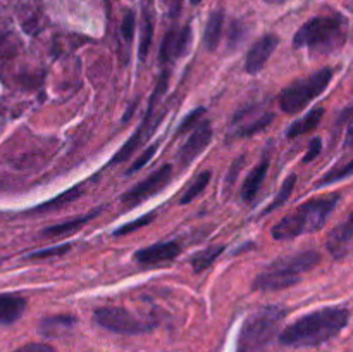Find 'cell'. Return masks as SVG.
<instances>
[{
    "label": "cell",
    "instance_id": "1",
    "mask_svg": "<svg viewBox=\"0 0 353 352\" xmlns=\"http://www.w3.org/2000/svg\"><path fill=\"white\" fill-rule=\"evenodd\" d=\"M348 320L350 311L345 307H324L305 314L285 328L279 335V342L288 347H316L340 335Z\"/></svg>",
    "mask_w": 353,
    "mask_h": 352
},
{
    "label": "cell",
    "instance_id": "2",
    "mask_svg": "<svg viewBox=\"0 0 353 352\" xmlns=\"http://www.w3.org/2000/svg\"><path fill=\"white\" fill-rule=\"evenodd\" d=\"M340 199V193H330V195L307 200L305 204L296 207L293 213L283 217L276 226H272V238H276V240H292V238L300 237V235L319 231L326 224L327 217L336 209Z\"/></svg>",
    "mask_w": 353,
    "mask_h": 352
},
{
    "label": "cell",
    "instance_id": "3",
    "mask_svg": "<svg viewBox=\"0 0 353 352\" xmlns=\"http://www.w3.org/2000/svg\"><path fill=\"white\" fill-rule=\"evenodd\" d=\"M319 261L321 255L317 251H303L276 259L264 271L259 273L254 282V289L272 292V290H283L296 285L302 280L303 273L316 268Z\"/></svg>",
    "mask_w": 353,
    "mask_h": 352
},
{
    "label": "cell",
    "instance_id": "4",
    "mask_svg": "<svg viewBox=\"0 0 353 352\" xmlns=\"http://www.w3.org/2000/svg\"><path fill=\"white\" fill-rule=\"evenodd\" d=\"M347 40V21L341 16H319L307 21L293 38L296 48H309L312 54H331Z\"/></svg>",
    "mask_w": 353,
    "mask_h": 352
},
{
    "label": "cell",
    "instance_id": "5",
    "mask_svg": "<svg viewBox=\"0 0 353 352\" xmlns=\"http://www.w3.org/2000/svg\"><path fill=\"white\" fill-rule=\"evenodd\" d=\"M286 311L278 306H265L245 320L238 335V352H262L281 330Z\"/></svg>",
    "mask_w": 353,
    "mask_h": 352
},
{
    "label": "cell",
    "instance_id": "6",
    "mask_svg": "<svg viewBox=\"0 0 353 352\" xmlns=\"http://www.w3.org/2000/svg\"><path fill=\"white\" fill-rule=\"evenodd\" d=\"M331 79H333L331 68L319 69L307 78L296 79L295 83L283 90V93L279 95V107L288 114L300 113L330 86Z\"/></svg>",
    "mask_w": 353,
    "mask_h": 352
},
{
    "label": "cell",
    "instance_id": "7",
    "mask_svg": "<svg viewBox=\"0 0 353 352\" xmlns=\"http://www.w3.org/2000/svg\"><path fill=\"white\" fill-rule=\"evenodd\" d=\"M93 320L105 330L123 335L145 333V331H150L154 328L150 321L140 320L123 307H99L93 313Z\"/></svg>",
    "mask_w": 353,
    "mask_h": 352
},
{
    "label": "cell",
    "instance_id": "8",
    "mask_svg": "<svg viewBox=\"0 0 353 352\" xmlns=\"http://www.w3.org/2000/svg\"><path fill=\"white\" fill-rule=\"evenodd\" d=\"M171 176H172V166L165 164L162 168H159L157 171L152 173L148 178H145L143 182H140L138 185H134L133 188L128 190L121 200L123 204H126L128 207H133L137 204H141L143 200H147L148 197L155 195V193L161 192L164 186L169 185L171 182Z\"/></svg>",
    "mask_w": 353,
    "mask_h": 352
},
{
    "label": "cell",
    "instance_id": "9",
    "mask_svg": "<svg viewBox=\"0 0 353 352\" xmlns=\"http://www.w3.org/2000/svg\"><path fill=\"white\" fill-rule=\"evenodd\" d=\"M192 28L183 26L181 30H171L165 35L164 41L161 45V61L172 62L176 59H181L186 55L190 45H192Z\"/></svg>",
    "mask_w": 353,
    "mask_h": 352
},
{
    "label": "cell",
    "instance_id": "10",
    "mask_svg": "<svg viewBox=\"0 0 353 352\" xmlns=\"http://www.w3.org/2000/svg\"><path fill=\"white\" fill-rule=\"evenodd\" d=\"M279 43V38L276 35H264L261 40L255 41L252 48L248 50L247 57H245V71L250 75H257L264 69L265 62L272 55Z\"/></svg>",
    "mask_w": 353,
    "mask_h": 352
},
{
    "label": "cell",
    "instance_id": "11",
    "mask_svg": "<svg viewBox=\"0 0 353 352\" xmlns=\"http://www.w3.org/2000/svg\"><path fill=\"white\" fill-rule=\"evenodd\" d=\"M210 141H212V128H210V124L207 123V121H203L202 124H199V126L195 128V131L190 135L186 144L183 145L181 150H179V162H181L183 166H188L190 162L195 161V159L209 147Z\"/></svg>",
    "mask_w": 353,
    "mask_h": 352
},
{
    "label": "cell",
    "instance_id": "12",
    "mask_svg": "<svg viewBox=\"0 0 353 352\" xmlns=\"http://www.w3.org/2000/svg\"><path fill=\"white\" fill-rule=\"evenodd\" d=\"M179 254H181V245L178 242H161V244L150 245V247L134 252V261L145 266H155L172 261Z\"/></svg>",
    "mask_w": 353,
    "mask_h": 352
},
{
    "label": "cell",
    "instance_id": "13",
    "mask_svg": "<svg viewBox=\"0 0 353 352\" xmlns=\"http://www.w3.org/2000/svg\"><path fill=\"white\" fill-rule=\"evenodd\" d=\"M353 240V213L345 221H341L338 226L331 230L327 237V248L336 259H341L348 252Z\"/></svg>",
    "mask_w": 353,
    "mask_h": 352
},
{
    "label": "cell",
    "instance_id": "14",
    "mask_svg": "<svg viewBox=\"0 0 353 352\" xmlns=\"http://www.w3.org/2000/svg\"><path fill=\"white\" fill-rule=\"evenodd\" d=\"M76 326V317L69 314H55V316H47L40 323V333L47 338L65 337L71 333Z\"/></svg>",
    "mask_w": 353,
    "mask_h": 352
},
{
    "label": "cell",
    "instance_id": "15",
    "mask_svg": "<svg viewBox=\"0 0 353 352\" xmlns=\"http://www.w3.org/2000/svg\"><path fill=\"white\" fill-rule=\"evenodd\" d=\"M26 309L24 297L16 293H0V324H12Z\"/></svg>",
    "mask_w": 353,
    "mask_h": 352
},
{
    "label": "cell",
    "instance_id": "16",
    "mask_svg": "<svg viewBox=\"0 0 353 352\" xmlns=\"http://www.w3.org/2000/svg\"><path fill=\"white\" fill-rule=\"evenodd\" d=\"M268 169H269V159L268 157L262 159V161L259 162L254 169H252L250 175H248L247 179H245L243 188H241V197H243V200L250 202V200H254L255 197H257L262 182H264L265 175H268Z\"/></svg>",
    "mask_w": 353,
    "mask_h": 352
},
{
    "label": "cell",
    "instance_id": "17",
    "mask_svg": "<svg viewBox=\"0 0 353 352\" xmlns=\"http://www.w3.org/2000/svg\"><path fill=\"white\" fill-rule=\"evenodd\" d=\"M272 119H274V116H272L271 113L261 114L259 117H254V119H252V117H248L247 110H243L241 116H238L236 119H234V123L240 124L234 133H236V137H252V135H255L257 131L268 128Z\"/></svg>",
    "mask_w": 353,
    "mask_h": 352
},
{
    "label": "cell",
    "instance_id": "18",
    "mask_svg": "<svg viewBox=\"0 0 353 352\" xmlns=\"http://www.w3.org/2000/svg\"><path fill=\"white\" fill-rule=\"evenodd\" d=\"M323 116H324V107H314L312 110H309L305 116L300 117V119H296L295 123H293L292 126L286 130V137L296 138V137H300V135H305V133H309V131L316 130V128L319 126Z\"/></svg>",
    "mask_w": 353,
    "mask_h": 352
},
{
    "label": "cell",
    "instance_id": "19",
    "mask_svg": "<svg viewBox=\"0 0 353 352\" xmlns=\"http://www.w3.org/2000/svg\"><path fill=\"white\" fill-rule=\"evenodd\" d=\"M100 211H92V213L85 214V216H79V217H74V219H69V221H64V223L61 224H55V226H48L43 230V235L45 237H64V235H71L74 233V231H78L79 228L85 226L86 223H90V221L93 219L95 216H99Z\"/></svg>",
    "mask_w": 353,
    "mask_h": 352
},
{
    "label": "cell",
    "instance_id": "20",
    "mask_svg": "<svg viewBox=\"0 0 353 352\" xmlns=\"http://www.w3.org/2000/svg\"><path fill=\"white\" fill-rule=\"evenodd\" d=\"M223 24H224V14L221 10H214L210 14L209 21H207L205 31H203V45L207 50L214 52L219 45L221 33H223Z\"/></svg>",
    "mask_w": 353,
    "mask_h": 352
},
{
    "label": "cell",
    "instance_id": "21",
    "mask_svg": "<svg viewBox=\"0 0 353 352\" xmlns=\"http://www.w3.org/2000/svg\"><path fill=\"white\" fill-rule=\"evenodd\" d=\"M224 245H210V247H205L203 251L196 252L192 257V266L195 273H202L203 269L210 268V266L216 262V259L219 257L224 252Z\"/></svg>",
    "mask_w": 353,
    "mask_h": 352
},
{
    "label": "cell",
    "instance_id": "22",
    "mask_svg": "<svg viewBox=\"0 0 353 352\" xmlns=\"http://www.w3.org/2000/svg\"><path fill=\"white\" fill-rule=\"evenodd\" d=\"M152 38H154V19H152V14H148V10H145L143 14V24H141L140 31V45H138V55H140V61H145L150 50Z\"/></svg>",
    "mask_w": 353,
    "mask_h": 352
},
{
    "label": "cell",
    "instance_id": "23",
    "mask_svg": "<svg viewBox=\"0 0 353 352\" xmlns=\"http://www.w3.org/2000/svg\"><path fill=\"white\" fill-rule=\"evenodd\" d=\"M210 176H212V173L210 171H203V173H200V175H196V178L193 179L188 186H186L185 193L181 195L179 202L190 204L192 200H195L196 197H199L200 193L207 188V185L210 183Z\"/></svg>",
    "mask_w": 353,
    "mask_h": 352
},
{
    "label": "cell",
    "instance_id": "24",
    "mask_svg": "<svg viewBox=\"0 0 353 352\" xmlns=\"http://www.w3.org/2000/svg\"><path fill=\"white\" fill-rule=\"evenodd\" d=\"M353 175V159H350L348 162H343V164H338L334 166L333 169H330V171L326 173V175L323 176V178L317 182V188H321V186H326V185H333V183L336 182H341V179L348 178V176Z\"/></svg>",
    "mask_w": 353,
    "mask_h": 352
},
{
    "label": "cell",
    "instance_id": "25",
    "mask_svg": "<svg viewBox=\"0 0 353 352\" xmlns=\"http://www.w3.org/2000/svg\"><path fill=\"white\" fill-rule=\"evenodd\" d=\"M295 183H296V176L295 175L288 176V178H286V182L283 183L281 188H279L278 195H276L274 199H272V202L269 204L268 207H265L264 213H262V214H269V213H272V211L279 209V207H281V206H285V204H288L290 195H292L293 188H295Z\"/></svg>",
    "mask_w": 353,
    "mask_h": 352
},
{
    "label": "cell",
    "instance_id": "26",
    "mask_svg": "<svg viewBox=\"0 0 353 352\" xmlns=\"http://www.w3.org/2000/svg\"><path fill=\"white\" fill-rule=\"evenodd\" d=\"M79 193H81V190H78V188L68 190V192L61 193V195H59L57 199H54V200H50V202L43 204V206L37 207V209H34V213H43V211L59 209V207H62V206H65V204L72 202V200H74L76 197H79Z\"/></svg>",
    "mask_w": 353,
    "mask_h": 352
},
{
    "label": "cell",
    "instance_id": "27",
    "mask_svg": "<svg viewBox=\"0 0 353 352\" xmlns=\"http://www.w3.org/2000/svg\"><path fill=\"white\" fill-rule=\"evenodd\" d=\"M154 216H155L154 213L145 214V216L138 217V219H134V221H131V223L124 224V226L117 228V230L114 231V235H116V237H121V235L133 233V231H137V230H140V228H143V226H147V224H150L152 221H154Z\"/></svg>",
    "mask_w": 353,
    "mask_h": 352
},
{
    "label": "cell",
    "instance_id": "28",
    "mask_svg": "<svg viewBox=\"0 0 353 352\" xmlns=\"http://www.w3.org/2000/svg\"><path fill=\"white\" fill-rule=\"evenodd\" d=\"M71 251V245H57V247L45 248V251H38L30 254V259H47V257H59V255L65 254Z\"/></svg>",
    "mask_w": 353,
    "mask_h": 352
},
{
    "label": "cell",
    "instance_id": "29",
    "mask_svg": "<svg viewBox=\"0 0 353 352\" xmlns=\"http://www.w3.org/2000/svg\"><path fill=\"white\" fill-rule=\"evenodd\" d=\"M157 148H159V144H154V145H150V147L148 148H145V152L143 154L140 155V157L137 159V162H133V166H131L130 169H128V173H134V171H138V169H141L143 168L145 164H147V162H150V159L154 157L155 155V152H157Z\"/></svg>",
    "mask_w": 353,
    "mask_h": 352
},
{
    "label": "cell",
    "instance_id": "30",
    "mask_svg": "<svg viewBox=\"0 0 353 352\" xmlns=\"http://www.w3.org/2000/svg\"><path fill=\"white\" fill-rule=\"evenodd\" d=\"M203 114H205V109H203V107H199V109H195V110H193V113H190L188 116H186L185 119H183V123L179 124L178 135H183V133H185V131H188L190 128L195 126L196 119H199L200 116H203Z\"/></svg>",
    "mask_w": 353,
    "mask_h": 352
},
{
    "label": "cell",
    "instance_id": "31",
    "mask_svg": "<svg viewBox=\"0 0 353 352\" xmlns=\"http://www.w3.org/2000/svg\"><path fill=\"white\" fill-rule=\"evenodd\" d=\"M321 148H323V140L321 138H312L309 144V148H307V154L303 155V162H310L321 154Z\"/></svg>",
    "mask_w": 353,
    "mask_h": 352
},
{
    "label": "cell",
    "instance_id": "32",
    "mask_svg": "<svg viewBox=\"0 0 353 352\" xmlns=\"http://www.w3.org/2000/svg\"><path fill=\"white\" fill-rule=\"evenodd\" d=\"M14 352H57L52 345L48 344H40V342H34V344H26L23 347L16 349Z\"/></svg>",
    "mask_w": 353,
    "mask_h": 352
},
{
    "label": "cell",
    "instance_id": "33",
    "mask_svg": "<svg viewBox=\"0 0 353 352\" xmlns=\"http://www.w3.org/2000/svg\"><path fill=\"white\" fill-rule=\"evenodd\" d=\"M133 33H134V16L131 10H128L126 17H124V21H123V37L126 38L128 41H131Z\"/></svg>",
    "mask_w": 353,
    "mask_h": 352
},
{
    "label": "cell",
    "instance_id": "34",
    "mask_svg": "<svg viewBox=\"0 0 353 352\" xmlns=\"http://www.w3.org/2000/svg\"><path fill=\"white\" fill-rule=\"evenodd\" d=\"M268 3H274V6H281V3H285L286 0H265Z\"/></svg>",
    "mask_w": 353,
    "mask_h": 352
},
{
    "label": "cell",
    "instance_id": "35",
    "mask_svg": "<svg viewBox=\"0 0 353 352\" xmlns=\"http://www.w3.org/2000/svg\"><path fill=\"white\" fill-rule=\"evenodd\" d=\"M190 2H192V3H193V6H199V3H200V2H202V0H190Z\"/></svg>",
    "mask_w": 353,
    "mask_h": 352
}]
</instances>
